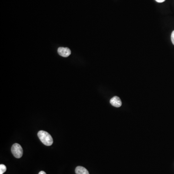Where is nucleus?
<instances>
[{
    "mask_svg": "<svg viewBox=\"0 0 174 174\" xmlns=\"http://www.w3.org/2000/svg\"><path fill=\"white\" fill-rule=\"evenodd\" d=\"M38 174H46L45 172L44 171H41Z\"/></svg>",
    "mask_w": 174,
    "mask_h": 174,
    "instance_id": "nucleus-9",
    "label": "nucleus"
},
{
    "mask_svg": "<svg viewBox=\"0 0 174 174\" xmlns=\"http://www.w3.org/2000/svg\"><path fill=\"white\" fill-rule=\"evenodd\" d=\"M13 155L17 158H20L22 156L23 149L22 146L18 143L14 144L11 148Z\"/></svg>",
    "mask_w": 174,
    "mask_h": 174,
    "instance_id": "nucleus-2",
    "label": "nucleus"
},
{
    "mask_svg": "<svg viewBox=\"0 0 174 174\" xmlns=\"http://www.w3.org/2000/svg\"><path fill=\"white\" fill-rule=\"evenodd\" d=\"M110 103L116 108H120L122 105L121 100L118 96H114L111 99Z\"/></svg>",
    "mask_w": 174,
    "mask_h": 174,
    "instance_id": "nucleus-4",
    "label": "nucleus"
},
{
    "mask_svg": "<svg viewBox=\"0 0 174 174\" xmlns=\"http://www.w3.org/2000/svg\"><path fill=\"white\" fill-rule=\"evenodd\" d=\"M58 54L60 56L63 57H67L71 53L70 49L67 48H63V47L59 48L58 49Z\"/></svg>",
    "mask_w": 174,
    "mask_h": 174,
    "instance_id": "nucleus-3",
    "label": "nucleus"
},
{
    "mask_svg": "<svg viewBox=\"0 0 174 174\" xmlns=\"http://www.w3.org/2000/svg\"><path fill=\"white\" fill-rule=\"evenodd\" d=\"M6 171V167L3 164L0 165V174H3Z\"/></svg>",
    "mask_w": 174,
    "mask_h": 174,
    "instance_id": "nucleus-6",
    "label": "nucleus"
},
{
    "mask_svg": "<svg viewBox=\"0 0 174 174\" xmlns=\"http://www.w3.org/2000/svg\"><path fill=\"white\" fill-rule=\"evenodd\" d=\"M155 1H156L157 2L160 3V2H164L165 1V0H155Z\"/></svg>",
    "mask_w": 174,
    "mask_h": 174,
    "instance_id": "nucleus-8",
    "label": "nucleus"
},
{
    "mask_svg": "<svg viewBox=\"0 0 174 174\" xmlns=\"http://www.w3.org/2000/svg\"><path fill=\"white\" fill-rule=\"evenodd\" d=\"M76 174H89V172L85 167L82 166H77L75 170Z\"/></svg>",
    "mask_w": 174,
    "mask_h": 174,
    "instance_id": "nucleus-5",
    "label": "nucleus"
},
{
    "mask_svg": "<svg viewBox=\"0 0 174 174\" xmlns=\"http://www.w3.org/2000/svg\"><path fill=\"white\" fill-rule=\"evenodd\" d=\"M171 38V41H172L173 44L174 45V31H173V32H172Z\"/></svg>",
    "mask_w": 174,
    "mask_h": 174,
    "instance_id": "nucleus-7",
    "label": "nucleus"
},
{
    "mask_svg": "<svg viewBox=\"0 0 174 174\" xmlns=\"http://www.w3.org/2000/svg\"><path fill=\"white\" fill-rule=\"evenodd\" d=\"M38 136L40 140L45 146H51L53 143L51 135L44 131H40L38 132Z\"/></svg>",
    "mask_w": 174,
    "mask_h": 174,
    "instance_id": "nucleus-1",
    "label": "nucleus"
}]
</instances>
